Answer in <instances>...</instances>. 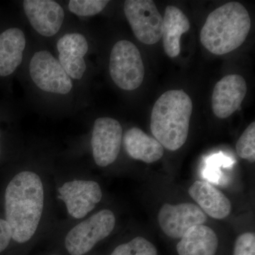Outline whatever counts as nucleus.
I'll return each mask as SVG.
<instances>
[{
    "mask_svg": "<svg viewBox=\"0 0 255 255\" xmlns=\"http://www.w3.org/2000/svg\"><path fill=\"white\" fill-rule=\"evenodd\" d=\"M110 73L122 90L132 91L141 85L145 68L140 51L132 42L122 40L114 44L110 54Z\"/></svg>",
    "mask_w": 255,
    "mask_h": 255,
    "instance_id": "4",
    "label": "nucleus"
},
{
    "mask_svg": "<svg viewBox=\"0 0 255 255\" xmlns=\"http://www.w3.org/2000/svg\"><path fill=\"white\" fill-rule=\"evenodd\" d=\"M44 204L41 178L24 171L16 174L5 191V216L11 231V238L24 243L36 233Z\"/></svg>",
    "mask_w": 255,
    "mask_h": 255,
    "instance_id": "1",
    "label": "nucleus"
},
{
    "mask_svg": "<svg viewBox=\"0 0 255 255\" xmlns=\"http://www.w3.org/2000/svg\"><path fill=\"white\" fill-rule=\"evenodd\" d=\"M111 255H157V251L152 243L138 236L116 248Z\"/></svg>",
    "mask_w": 255,
    "mask_h": 255,
    "instance_id": "19",
    "label": "nucleus"
},
{
    "mask_svg": "<svg viewBox=\"0 0 255 255\" xmlns=\"http://www.w3.org/2000/svg\"><path fill=\"white\" fill-rule=\"evenodd\" d=\"M109 3L105 0H70L68 9L76 16L88 17L100 14Z\"/></svg>",
    "mask_w": 255,
    "mask_h": 255,
    "instance_id": "20",
    "label": "nucleus"
},
{
    "mask_svg": "<svg viewBox=\"0 0 255 255\" xmlns=\"http://www.w3.org/2000/svg\"><path fill=\"white\" fill-rule=\"evenodd\" d=\"M115 224L114 213L102 210L69 231L65 241L67 251L71 255L86 254L98 242L110 236Z\"/></svg>",
    "mask_w": 255,
    "mask_h": 255,
    "instance_id": "5",
    "label": "nucleus"
},
{
    "mask_svg": "<svg viewBox=\"0 0 255 255\" xmlns=\"http://www.w3.org/2000/svg\"><path fill=\"white\" fill-rule=\"evenodd\" d=\"M124 145L131 158L145 163L157 162L164 155V147L159 142L136 127L131 128L126 132Z\"/></svg>",
    "mask_w": 255,
    "mask_h": 255,
    "instance_id": "16",
    "label": "nucleus"
},
{
    "mask_svg": "<svg viewBox=\"0 0 255 255\" xmlns=\"http://www.w3.org/2000/svg\"><path fill=\"white\" fill-rule=\"evenodd\" d=\"M219 239L213 229L205 225L191 228L177 243L179 255H215Z\"/></svg>",
    "mask_w": 255,
    "mask_h": 255,
    "instance_id": "18",
    "label": "nucleus"
},
{
    "mask_svg": "<svg viewBox=\"0 0 255 255\" xmlns=\"http://www.w3.org/2000/svg\"><path fill=\"white\" fill-rule=\"evenodd\" d=\"M251 28L246 8L237 1L228 2L208 16L201 28V43L213 54H227L244 43Z\"/></svg>",
    "mask_w": 255,
    "mask_h": 255,
    "instance_id": "3",
    "label": "nucleus"
},
{
    "mask_svg": "<svg viewBox=\"0 0 255 255\" xmlns=\"http://www.w3.org/2000/svg\"><path fill=\"white\" fill-rule=\"evenodd\" d=\"M124 13L134 35L146 45H153L162 38L163 18L152 0H127Z\"/></svg>",
    "mask_w": 255,
    "mask_h": 255,
    "instance_id": "7",
    "label": "nucleus"
},
{
    "mask_svg": "<svg viewBox=\"0 0 255 255\" xmlns=\"http://www.w3.org/2000/svg\"><path fill=\"white\" fill-rule=\"evenodd\" d=\"M11 239V228L5 220L0 219V253L9 246Z\"/></svg>",
    "mask_w": 255,
    "mask_h": 255,
    "instance_id": "23",
    "label": "nucleus"
},
{
    "mask_svg": "<svg viewBox=\"0 0 255 255\" xmlns=\"http://www.w3.org/2000/svg\"><path fill=\"white\" fill-rule=\"evenodd\" d=\"M192 110V101L183 90H169L156 101L151 113L150 130L162 147L176 151L184 145Z\"/></svg>",
    "mask_w": 255,
    "mask_h": 255,
    "instance_id": "2",
    "label": "nucleus"
},
{
    "mask_svg": "<svg viewBox=\"0 0 255 255\" xmlns=\"http://www.w3.org/2000/svg\"><path fill=\"white\" fill-rule=\"evenodd\" d=\"M233 255H255L254 233H245L237 238Z\"/></svg>",
    "mask_w": 255,
    "mask_h": 255,
    "instance_id": "22",
    "label": "nucleus"
},
{
    "mask_svg": "<svg viewBox=\"0 0 255 255\" xmlns=\"http://www.w3.org/2000/svg\"><path fill=\"white\" fill-rule=\"evenodd\" d=\"M87 38L78 32L64 35L57 42L58 61L65 73L74 80H81L87 70L85 56L88 52Z\"/></svg>",
    "mask_w": 255,
    "mask_h": 255,
    "instance_id": "13",
    "label": "nucleus"
},
{
    "mask_svg": "<svg viewBox=\"0 0 255 255\" xmlns=\"http://www.w3.org/2000/svg\"><path fill=\"white\" fill-rule=\"evenodd\" d=\"M236 152L242 159L255 161V123L252 122L243 132L236 144Z\"/></svg>",
    "mask_w": 255,
    "mask_h": 255,
    "instance_id": "21",
    "label": "nucleus"
},
{
    "mask_svg": "<svg viewBox=\"0 0 255 255\" xmlns=\"http://www.w3.org/2000/svg\"><path fill=\"white\" fill-rule=\"evenodd\" d=\"M189 194L204 214L215 219L228 217L231 213V203L227 196L210 183L197 180L189 187Z\"/></svg>",
    "mask_w": 255,
    "mask_h": 255,
    "instance_id": "14",
    "label": "nucleus"
},
{
    "mask_svg": "<svg viewBox=\"0 0 255 255\" xmlns=\"http://www.w3.org/2000/svg\"><path fill=\"white\" fill-rule=\"evenodd\" d=\"M157 219L166 236L181 239L191 228L204 225L207 216L196 204L182 203L177 205L164 204L159 209Z\"/></svg>",
    "mask_w": 255,
    "mask_h": 255,
    "instance_id": "9",
    "label": "nucleus"
},
{
    "mask_svg": "<svg viewBox=\"0 0 255 255\" xmlns=\"http://www.w3.org/2000/svg\"><path fill=\"white\" fill-rule=\"evenodd\" d=\"M26 37L17 27L8 28L0 34V76L14 73L22 63Z\"/></svg>",
    "mask_w": 255,
    "mask_h": 255,
    "instance_id": "15",
    "label": "nucleus"
},
{
    "mask_svg": "<svg viewBox=\"0 0 255 255\" xmlns=\"http://www.w3.org/2000/svg\"><path fill=\"white\" fill-rule=\"evenodd\" d=\"M162 21V40L166 55L176 58L180 53V38L189 31L190 22L182 10L174 6L165 9Z\"/></svg>",
    "mask_w": 255,
    "mask_h": 255,
    "instance_id": "17",
    "label": "nucleus"
},
{
    "mask_svg": "<svg viewBox=\"0 0 255 255\" xmlns=\"http://www.w3.org/2000/svg\"></svg>",
    "mask_w": 255,
    "mask_h": 255,
    "instance_id": "25",
    "label": "nucleus"
},
{
    "mask_svg": "<svg viewBox=\"0 0 255 255\" xmlns=\"http://www.w3.org/2000/svg\"><path fill=\"white\" fill-rule=\"evenodd\" d=\"M123 128L116 119L100 117L94 124L92 148L94 159L100 167L115 162L120 152Z\"/></svg>",
    "mask_w": 255,
    "mask_h": 255,
    "instance_id": "8",
    "label": "nucleus"
},
{
    "mask_svg": "<svg viewBox=\"0 0 255 255\" xmlns=\"http://www.w3.org/2000/svg\"><path fill=\"white\" fill-rule=\"evenodd\" d=\"M23 7L30 24L42 36H55L63 26L65 11L57 1L25 0Z\"/></svg>",
    "mask_w": 255,
    "mask_h": 255,
    "instance_id": "11",
    "label": "nucleus"
},
{
    "mask_svg": "<svg viewBox=\"0 0 255 255\" xmlns=\"http://www.w3.org/2000/svg\"><path fill=\"white\" fill-rule=\"evenodd\" d=\"M246 80L239 75L225 76L215 85L212 110L216 117L226 119L240 108L247 94Z\"/></svg>",
    "mask_w": 255,
    "mask_h": 255,
    "instance_id": "12",
    "label": "nucleus"
},
{
    "mask_svg": "<svg viewBox=\"0 0 255 255\" xmlns=\"http://www.w3.org/2000/svg\"><path fill=\"white\" fill-rule=\"evenodd\" d=\"M29 74L36 86L45 92L67 95L73 87L72 79L48 50H39L33 54L29 63Z\"/></svg>",
    "mask_w": 255,
    "mask_h": 255,
    "instance_id": "6",
    "label": "nucleus"
},
{
    "mask_svg": "<svg viewBox=\"0 0 255 255\" xmlns=\"http://www.w3.org/2000/svg\"><path fill=\"white\" fill-rule=\"evenodd\" d=\"M0 154H1V148H0Z\"/></svg>",
    "mask_w": 255,
    "mask_h": 255,
    "instance_id": "24",
    "label": "nucleus"
},
{
    "mask_svg": "<svg viewBox=\"0 0 255 255\" xmlns=\"http://www.w3.org/2000/svg\"><path fill=\"white\" fill-rule=\"evenodd\" d=\"M58 199L66 205L68 214L80 219L95 209L102 198L100 184L94 181L74 180L58 189Z\"/></svg>",
    "mask_w": 255,
    "mask_h": 255,
    "instance_id": "10",
    "label": "nucleus"
}]
</instances>
